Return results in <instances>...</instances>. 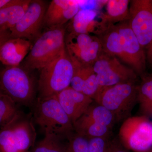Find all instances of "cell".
<instances>
[{"instance_id":"obj_1","label":"cell","mask_w":152,"mask_h":152,"mask_svg":"<svg viewBox=\"0 0 152 152\" xmlns=\"http://www.w3.org/2000/svg\"><path fill=\"white\" fill-rule=\"evenodd\" d=\"M32 109L33 121L45 135L68 140L74 133L73 124L60 104L56 95L38 98Z\"/></svg>"},{"instance_id":"obj_2","label":"cell","mask_w":152,"mask_h":152,"mask_svg":"<svg viewBox=\"0 0 152 152\" xmlns=\"http://www.w3.org/2000/svg\"><path fill=\"white\" fill-rule=\"evenodd\" d=\"M40 70L39 99L56 95L70 86L74 67L66 48Z\"/></svg>"},{"instance_id":"obj_3","label":"cell","mask_w":152,"mask_h":152,"mask_svg":"<svg viewBox=\"0 0 152 152\" xmlns=\"http://www.w3.org/2000/svg\"><path fill=\"white\" fill-rule=\"evenodd\" d=\"M36 137L32 114L20 111L0 130V152H29Z\"/></svg>"},{"instance_id":"obj_4","label":"cell","mask_w":152,"mask_h":152,"mask_svg":"<svg viewBox=\"0 0 152 152\" xmlns=\"http://www.w3.org/2000/svg\"><path fill=\"white\" fill-rule=\"evenodd\" d=\"M64 26L48 28L41 35L24 61L26 69L41 70L66 49Z\"/></svg>"},{"instance_id":"obj_5","label":"cell","mask_w":152,"mask_h":152,"mask_svg":"<svg viewBox=\"0 0 152 152\" xmlns=\"http://www.w3.org/2000/svg\"><path fill=\"white\" fill-rule=\"evenodd\" d=\"M137 89L135 82L102 88L94 100L111 112L115 123L123 122L131 117L137 102Z\"/></svg>"},{"instance_id":"obj_6","label":"cell","mask_w":152,"mask_h":152,"mask_svg":"<svg viewBox=\"0 0 152 152\" xmlns=\"http://www.w3.org/2000/svg\"><path fill=\"white\" fill-rule=\"evenodd\" d=\"M0 91L17 104L32 108L37 101L33 77L19 66H7L0 71Z\"/></svg>"},{"instance_id":"obj_7","label":"cell","mask_w":152,"mask_h":152,"mask_svg":"<svg viewBox=\"0 0 152 152\" xmlns=\"http://www.w3.org/2000/svg\"><path fill=\"white\" fill-rule=\"evenodd\" d=\"M120 142L127 150L145 152L152 146V123L142 115L123 122L118 134Z\"/></svg>"},{"instance_id":"obj_8","label":"cell","mask_w":152,"mask_h":152,"mask_svg":"<svg viewBox=\"0 0 152 152\" xmlns=\"http://www.w3.org/2000/svg\"><path fill=\"white\" fill-rule=\"evenodd\" d=\"M98 84L102 88L119 84L135 82L137 75L116 58L103 51L93 65Z\"/></svg>"},{"instance_id":"obj_9","label":"cell","mask_w":152,"mask_h":152,"mask_svg":"<svg viewBox=\"0 0 152 152\" xmlns=\"http://www.w3.org/2000/svg\"><path fill=\"white\" fill-rule=\"evenodd\" d=\"M65 43L70 58L85 65L93 66L103 52L99 38L88 34L70 32Z\"/></svg>"},{"instance_id":"obj_10","label":"cell","mask_w":152,"mask_h":152,"mask_svg":"<svg viewBox=\"0 0 152 152\" xmlns=\"http://www.w3.org/2000/svg\"><path fill=\"white\" fill-rule=\"evenodd\" d=\"M129 7V25L143 48L152 39V0H132Z\"/></svg>"},{"instance_id":"obj_11","label":"cell","mask_w":152,"mask_h":152,"mask_svg":"<svg viewBox=\"0 0 152 152\" xmlns=\"http://www.w3.org/2000/svg\"><path fill=\"white\" fill-rule=\"evenodd\" d=\"M116 25L121 35L124 62L130 66L136 73L141 75L145 70L146 66L145 50L131 28L128 21Z\"/></svg>"},{"instance_id":"obj_12","label":"cell","mask_w":152,"mask_h":152,"mask_svg":"<svg viewBox=\"0 0 152 152\" xmlns=\"http://www.w3.org/2000/svg\"><path fill=\"white\" fill-rule=\"evenodd\" d=\"M46 5L43 1H31L20 20L10 30V39H31L37 34L43 24L46 11Z\"/></svg>"},{"instance_id":"obj_13","label":"cell","mask_w":152,"mask_h":152,"mask_svg":"<svg viewBox=\"0 0 152 152\" xmlns=\"http://www.w3.org/2000/svg\"><path fill=\"white\" fill-rule=\"evenodd\" d=\"M70 58L74 67L70 86L94 100L99 91L100 87L93 66L85 65Z\"/></svg>"},{"instance_id":"obj_14","label":"cell","mask_w":152,"mask_h":152,"mask_svg":"<svg viewBox=\"0 0 152 152\" xmlns=\"http://www.w3.org/2000/svg\"><path fill=\"white\" fill-rule=\"evenodd\" d=\"M59 102L74 124L86 111L94 100L71 86L56 95Z\"/></svg>"},{"instance_id":"obj_15","label":"cell","mask_w":152,"mask_h":152,"mask_svg":"<svg viewBox=\"0 0 152 152\" xmlns=\"http://www.w3.org/2000/svg\"><path fill=\"white\" fill-rule=\"evenodd\" d=\"M80 10L79 1L53 0L46 11L43 24L48 28L62 26Z\"/></svg>"},{"instance_id":"obj_16","label":"cell","mask_w":152,"mask_h":152,"mask_svg":"<svg viewBox=\"0 0 152 152\" xmlns=\"http://www.w3.org/2000/svg\"><path fill=\"white\" fill-rule=\"evenodd\" d=\"M32 46L27 39H10L0 50V62L7 66H18L27 56Z\"/></svg>"},{"instance_id":"obj_17","label":"cell","mask_w":152,"mask_h":152,"mask_svg":"<svg viewBox=\"0 0 152 152\" xmlns=\"http://www.w3.org/2000/svg\"><path fill=\"white\" fill-rule=\"evenodd\" d=\"M97 13L92 10H80L72 19L71 32L101 36L109 28L102 19L97 20Z\"/></svg>"},{"instance_id":"obj_18","label":"cell","mask_w":152,"mask_h":152,"mask_svg":"<svg viewBox=\"0 0 152 152\" xmlns=\"http://www.w3.org/2000/svg\"><path fill=\"white\" fill-rule=\"evenodd\" d=\"M31 0H11L0 10V31H10L20 20Z\"/></svg>"},{"instance_id":"obj_19","label":"cell","mask_w":152,"mask_h":152,"mask_svg":"<svg viewBox=\"0 0 152 152\" xmlns=\"http://www.w3.org/2000/svg\"><path fill=\"white\" fill-rule=\"evenodd\" d=\"M106 3L105 13L101 15V17L108 26L115 25L117 23L129 20L130 1L109 0Z\"/></svg>"},{"instance_id":"obj_20","label":"cell","mask_w":152,"mask_h":152,"mask_svg":"<svg viewBox=\"0 0 152 152\" xmlns=\"http://www.w3.org/2000/svg\"><path fill=\"white\" fill-rule=\"evenodd\" d=\"M77 120L94 122L111 129L115 123L111 112L104 106L98 104L95 105L92 104L86 111Z\"/></svg>"},{"instance_id":"obj_21","label":"cell","mask_w":152,"mask_h":152,"mask_svg":"<svg viewBox=\"0 0 152 152\" xmlns=\"http://www.w3.org/2000/svg\"><path fill=\"white\" fill-rule=\"evenodd\" d=\"M74 131L80 135L89 139L96 137L109 138L111 129L98 123L77 120L73 124Z\"/></svg>"},{"instance_id":"obj_22","label":"cell","mask_w":152,"mask_h":152,"mask_svg":"<svg viewBox=\"0 0 152 152\" xmlns=\"http://www.w3.org/2000/svg\"><path fill=\"white\" fill-rule=\"evenodd\" d=\"M137 102L143 115L152 117V77L144 79L138 86Z\"/></svg>"},{"instance_id":"obj_23","label":"cell","mask_w":152,"mask_h":152,"mask_svg":"<svg viewBox=\"0 0 152 152\" xmlns=\"http://www.w3.org/2000/svg\"><path fill=\"white\" fill-rule=\"evenodd\" d=\"M45 137L34 147L31 152H66L68 141L52 135Z\"/></svg>"},{"instance_id":"obj_24","label":"cell","mask_w":152,"mask_h":152,"mask_svg":"<svg viewBox=\"0 0 152 152\" xmlns=\"http://www.w3.org/2000/svg\"><path fill=\"white\" fill-rule=\"evenodd\" d=\"M20 112L18 104L10 97L4 94L0 96V130Z\"/></svg>"},{"instance_id":"obj_25","label":"cell","mask_w":152,"mask_h":152,"mask_svg":"<svg viewBox=\"0 0 152 152\" xmlns=\"http://www.w3.org/2000/svg\"><path fill=\"white\" fill-rule=\"evenodd\" d=\"M66 152H89L88 139L74 132L68 139Z\"/></svg>"},{"instance_id":"obj_26","label":"cell","mask_w":152,"mask_h":152,"mask_svg":"<svg viewBox=\"0 0 152 152\" xmlns=\"http://www.w3.org/2000/svg\"><path fill=\"white\" fill-rule=\"evenodd\" d=\"M108 137L88 139L89 152H110L111 141Z\"/></svg>"},{"instance_id":"obj_27","label":"cell","mask_w":152,"mask_h":152,"mask_svg":"<svg viewBox=\"0 0 152 152\" xmlns=\"http://www.w3.org/2000/svg\"><path fill=\"white\" fill-rule=\"evenodd\" d=\"M110 152H129L120 142L114 140L111 141Z\"/></svg>"},{"instance_id":"obj_28","label":"cell","mask_w":152,"mask_h":152,"mask_svg":"<svg viewBox=\"0 0 152 152\" xmlns=\"http://www.w3.org/2000/svg\"><path fill=\"white\" fill-rule=\"evenodd\" d=\"M10 31H0V50L6 41L10 39Z\"/></svg>"},{"instance_id":"obj_29","label":"cell","mask_w":152,"mask_h":152,"mask_svg":"<svg viewBox=\"0 0 152 152\" xmlns=\"http://www.w3.org/2000/svg\"><path fill=\"white\" fill-rule=\"evenodd\" d=\"M146 58L147 61L152 66V39L148 48L147 49Z\"/></svg>"},{"instance_id":"obj_30","label":"cell","mask_w":152,"mask_h":152,"mask_svg":"<svg viewBox=\"0 0 152 152\" xmlns=\"http://www.w3.org/2000/svg\"><path fill=\"white\" fill-rule=\"evenodd\" d=\"M10 1L11 0H0V10L7 5Z\"/></svg>"},{"instance_id":"obj_31","label":"cell","mask_w":152,"mask_h":152,"mask_svg":"<svg viewBox=\"0 0 152 152\" xmlns=\"http://www.w3.org/2000/svg\"><path fill=\"white\" fill-rule=\"evenodd\" d=\"M145 152H152V146L151 147V148H150L149 149Z\"/></svg>"},{"instance_id":"obj_32","label":"cell","mask_w":152,"mask_h":152,"mask_svg":"<svg viewBox=\"0 0 152 152\" xmlns=\"http://www.w3.org/2000/svg\"><path fill=\"white\" fill-rule=\"evenodd\" d=\"M3 94V93H2V92H1V91H0V96H1V95H2V94Z\"/></svg>"}]
</instances>
